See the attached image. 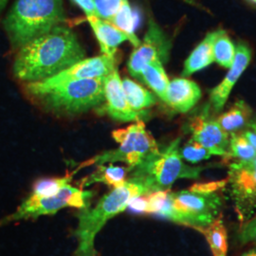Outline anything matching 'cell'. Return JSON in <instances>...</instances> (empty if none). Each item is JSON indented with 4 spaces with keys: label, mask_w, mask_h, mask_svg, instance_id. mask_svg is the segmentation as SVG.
<instances>
[{
    "label": "cell",
    "mask_w": 256,
    "mask_h": 256,
    "mask_svg": "<svg viewBox=\"0 0 256 256\" xmlns=\"http://www.w3.org/2000/svg\"><path fill=\"white\" fill-rule=\"evenodd\" d=\"M122 86L128 104L135 111H146L156 102L155 96L138 82L124 78L122 80Z\"/></svg>",
    "instance_id": "obj_22"
},
{
    "label": "cell",
    "mask_w": 256,
    "mask_h": 256,
    "mask_svg": "<svg viewBox=\"0 0 256 256\" xmlns=\"http://www.w3.org/2000/svg\"><path fill=\"white\" fill-rule=\"evenodd\" d=\"M104 78L79 80L50 88H38L26 82L28 96L44 108L59 115H76L100 106L104 102Z\"/></svg>",
    "instance_id": "obj_4"
},
{
    "label": "cell",
    "mask_w": 256,
    "mask_h": 256,
    "mask_svg": "<svg viewBox=\"0 0 256 256\" xmlns=\"http://www.w3.org/2000/svg\"><path fill=\"white\" fill-rule=\"evenodd\" d=\"M216 37V32H209L202 42L186 59L183 68L182 77H188L192 74L207 68L214 62L212 43Z\"/></svg>",
    "instance_id": "obj_18"
},
{
    "label": "cell",
    "mask_w": 256,
    "mask_h": 256,
    "mask_svg": "<svg viewBox=\"0 0 256 256\" xmlns=\"http://www.w3.org/2000/svg\"><path fill=\"white\" fill-rule=\"evenodd\" d=\"M120 30L128 34L130 38V43L137 48L140 44L135 32L140 23V14L138 10H132L128 0H124L118 12L110 21Z\"/></svg>",
    "instance_id": "obj_20"
},
{
    "label": "cell",
    "mask_w": 256,
    "mask_h": 256,
    "mask_svg": "<svg viewBox=\"0 0 256 256\" xmlns=\"http://www.w3.org/2000/svg\"><path fill=\"white\" fill-rule=\"evenodd\" d=\"M180 154L182 160L191 164L200 162L212 156V154L205 147L202 146L200 144L192 140V138L182 149H180Z\"/></svg>",
    "instance_id": "obj_27"
},
{
    "label": "cell",
    "mask_w": 256,
    "mask_h": 256,
    "mask_svg": "<svg viewBox=\"0 0 256 256\" xmlns=\"http://www.w3.org/2000/svg\"><path fill=\"white\" fill-rule=\"evenodd\" d=\"M248 126L250 128V129H252V130H254V133L256 134V119L250 120V122H248Z\"/></svg>",
    "instance_id": "obj_35"
},
{
    "label": "cell",
    "mask_w": 256,
    "mask_h": 256,
    "mask_svg": "<svg viewBox=\"0 0 256 256\" xmlns=\"http://www.w3.org/2000/svg\"><path fill=\"white\" fill-rule=\"evenodd\" d=\"M78 36L64 24L20 48L12 64L14 76L22 82L46 80L84 59Z\"/></svg>",
    "instance_id": "obj_1"
},
{
    "label": "cell",
    "mask_w": 256,
    "mask_h": 256,
    "mask_svg": "<svg viewBox=\"0 0 256 256\" xmlns=\"http://www.w3.org/2000/svg\"><path fill=\"white\" fill-rule=\"evenodd\" d=\"M242 256H256V248H254V250H248V252L244 254Z\"/></svg>",
    "instance_id": "obj_37"
},
{
    "label": "cell",
    "mask_w": 256,
    "mask_h": 256,
    "mask_svg": "<svg viewBox=\"0 0 256 256\" xmlns=\"http://www.w3.org/2000/svg\"><path fill=\"white\" fill-rule=\"evenodd\" d=\"M252 1H254V2H256V0H252Z\"/></svg>",
    "instance_id": "obj_39"
},
{
    "label": "cell",
    "mask_w": 256,
    "mask_h": 256,
    "mask_svg": "<svg viewBox=\"0 0 256 256\" xmlns=\"http://www.w3.org/2000/svg\"><path fill=\"white\" fill-rule=\"evenodd\" d=\"M9 0H0V14L3 12V10L5 9V7L7 6Z\"/></svg>",
    "instance_id": "obj_36"
},
{
    "label": "cell",
    "mask_w": 256,
    "mask_h": 256,
    "mask_svg": "<svg viewBox=\"0 0 256 256\" xmlns=\"http://www.w3.org/2000/svg\"><path fill=\"white\" fill-rule=\"evenodd\" d=\"M72 1L82 10V12L86 14V18L98 16V12L93 0H72Z\"/></svg>",
    "instance_id": "obj_32"
},
{
    "label": "cell",
    "mask_w": 256,
    "mask_h": 256,
    "mask_svg": "<svg viewBox=\"0 0 256 256\" xmlns=\"http://www.w3.org/2000/svg\"><path fill=\"white\" fill-rule=\"evenodd\" d=\"M93 192L82 191L70 184L66 185L58 194L52 196H38L30 194L20 204L18 210L7 216L1 224L18 220L37 218L41 216L54 214L58 210L66 207H74L79 210L90 207Z\"/></svg>",
    "instance_id": "obj_8"
},
{
    "label": "cell",
    "mask_w": 256,
    "mask_h": 256,
    "mask_svg": "<svg viewBox=\"0 0 256 256\" xmlns=\"http://www.w3.org/2000/svg\"><path fill=\"white\" fill-rule=\"evenodd\" d=\"M112 137L120 144L119 148L106 151L86 160L77 170L90 165H104L108 162H124L129 171L140 164L147 156L160 150L154 137L147 131L142 120L137 122L124 129L113 131Z\"/></svg>",
    "instance_id": "obj_7"
},
{
    "label": "cell",
    "mask_w": 256,
    "mask_h": 256,
    "mask_svg": "<svg viewBox=\"0 0 256 256\" xmlns=\"http://www.w3.org/2000/svg\"><path fill=\"white\" fill-rule=\"evenodd\" d=\"M210 104L194 114L188 122L192 138L205 147L212 156H225L229 146L230 135L222 130L216 120L210 116Z\"/></svg>",
    "instance_id": "obj_12"
},
{
    "label": "cell",
    "mask_w": 256,
    "mask_h": 256,
    "mask_svg": "<svg viewBox=\"0 0 256 256\" xmlns=\"http://www.w3.org/2000/svg\"><path fill=\"white\" fill-rule=\"evenodd\" d=\"M100 18L110 21L118 12L124 0H93Z\"/></svg>",
    "instance_id": "obj_28"
},
{
    "label": "cell",
    "mask_w": 256,
    "mask_h": 256,
    "mask_svg": "<svg viewBox=\"0 0 256 256\" xmlns=\"http://www.w3.org/2000/svg\"><path fill=\"white\" fill-rule=\"evenodd\" d=\"M228 183V180H223L220 182H212L196 183L190 187L191 191L200 192H218L223 189L226 184Z\"/></svg>",
    "instance_id": "obj_31"
},
{
    "label": "cell",
    "mask_w": 256,
    "mask_h": 256,
    "mask_svg": "<svg viewBox=\"0 0 256 256\" xmlns=\"http://www.w3.org/2000/svg\"><path fill=\"white\" fill-rule=\"evenodd\" d=\"M252 114V110L246 102L238 100L228 111L221 114L216 122L224 132L230 135L248 126Z\"/></svg>",
    "instance_id": "obj_19"
},
{
    "label": "cell",
    "mask_w": 256,
    "mask_h": 256,
    "mask_svg": "<svg viewBox=\"0 0 256 256\" xmlns=\"http://www.w3.org/2000/svg\"><path fill=\"white\" fill-rule=\"evenodd\" d=\"M214 61L223 68H230L236 56V46L224 30H216L212 43Z\"/></svg>",
    "instance_id": "obj_24"
},
{
    "label": "cell",
    "mask_w": 256,
    "mask_h": 256,
    "mask_svg": "<svg viewBox=\"0 0 256 256\" xmlns=\"http://www.w3.org/2000/svg\"><path fill=\"white\" fill-rule=\"evenodd\" d=\"M207 239L214 256H226L228 250V236L222 216H220L209 227L200 230Z\"/></svg>",
    "instance_id": "obj_23"
},
{
    "label": "cell",
    "mask_w": 256,
    "mask_h": 256,
    "mask_svg": "<svg viewBox=\"0 0 256 256\" xmlns=\"http://www.w3.org/2000/svg\"><path fill=\"white\" fill-rule=\"evenodd\" d=\"M180 138L174 140L168 146L160 149L130 170V178H137L149 192L169 191L180 178H198L203 167H192L184 164L180 154Z\"/></svg>",
    "instance_id": "obj_5"
},
{
    "label": "cell",
    "mask_w": 256,
    "mask_h": 256,
    "mask_svg": "<svg viewBox=\"0 0 256 256\" xmlns=\"http://www.w3.org/2000/svg\"><path fill=\"white\" fill-rule=\"evenodd\" d=\"M128 208H130L131 210L136 212H146L147 194L138 196L133 200H131Z\"/></svg>",
    "instance_id": "obj_33"
},
{
    "label": "cell",
    "mask_w": 256,
    "mask_h": 256,
    "mask_svg": "<svg viewBox=\"0 0 256 256\" xmlns=\"http://www.w3.org/2000/svg\"><path fill=\"white\" fill-rule=\"evenodd\" d=\"M66 21L63 0H16L3 21L14 48H20Z\"/></svg>",
    "instance_id": "obj_3"
},
{
    "label": "cell",
    "mask_w": 256,
    "mask_h": 256,
    "mask_svg": "<svg viewBox=\"0 0 256 256\" xmlns=\"http://www.w3.org/2000/svg\"><path fill=\"white\" fill-rule=\"evenodd\" d=\"M88 21L99 43L102 54L110 57H115L118 46L126 41L130 42L128 34L120 30L110 21L98 16H90Z\"/></svg>",
    "instance_id": "obj_16"
},
{
    "label": "cell",
    "mask_w": 256,
    "mask_h": 256,
    "mask_svg": "<svg viewBox=\"0 0 256 256\" xmlns=\"http://www.w3.org/2000/svg\"><path fill=\"white\" fill-rule=\"evenodd\" d=\"M172 42L162 28L153 18L149 19L146 34L140 44L135 48L128 60V72L140 79L142 70L146 64L155 61L165 64L170 57Z\"/></svg>",
    "instance_id": "obj_10"
},
{
    "label": "cell",
    "mask_w": 256,
    "mask_h": 256,
    "mask_svg": "<svg viewBox=\"0 0 256 256\" xmlns=\"http://www.w3.org/2000/svg\"><path fill=\"white\" fill-rule=\"evenodd\" d=\"M225 160H236V162H250L256 158V150L242 134H230L229 146L224 156Z\"/></svg>",
    "instance_id": "obj_25"
},
{
    "label": "cell",
    "mask_w": 256,
    "mask_h": 256,
    "mask_svg": "<svg viewBox=\"0 0 256 256\" xmlns=\"http://www.w3.org/2000/svg\"><path fill=\"white\" fill-rule=\"evenodd\" d=\"M242 135L244 136V138L247 140L248 142L254 147V149L256 150V134L252 131H250V130H246L242 133Z\"/></svg>",
    "instance_id": "obj_34"
},
{
    "label": "cell",
    "mask_w": 256,
    "mask_h": 256,
    "mask_svg": "<svg viewBox=\"0 0 256 256\" xmlns=\"http://www.w3.org/2000/svg\"><path fill=\"white\" fill-rule=\"evenodd\" d=\"M222 205L223 198L218 192H194L190 189L169 192L164 206L156 216L200 230L218 218Z\"/></svg>",
    "instance_id": "obj_6"
},
{
    "label": "cell",
    "mask_w": 256,
    "mask_h": 256,
    "mask_svg": "<svg viewBox=\"0 0 256 256\" xmlns=\"http://www.w3.org/2000/svg\"><path fill=\"white\" fill-rule=\"evenodd\" d=\"M170 191H158L147 194L146 214H158L162 209Z\"/></svg>",
    "instance_id": "obj_29"
},
{
    "label": "cell",
    "mask_w": 256,
    "mask_h": 256,
    "mask_svg": "<svg viewBox=\"0 0 256 256\" xmlns=\"http://www.w3.org/2000/svg\"><path fill=\"white\" fill-rule=\"evenodd\" d=\"M138 80L149 86L162 101H166V92L170 82L162 62L155 61L146 64Z\"/></svg>",
    "instance_id": "obj_21"
},
{
    "label": "cell",
    "mask_w": 256,
    "mask_h": 256,
    "mask_svg": "<svg viewBox=\"0 0 256 256\" xmlns=\"http://www.w3.org/2000/svg\"><path fill=\"white\" fill-rule=\"evenodd\" d=\"M252 52L247 44L240 42L238 44L234 63L230 68L229 72L218 86L212 90L210 94V106L216 112H220L224 108L229 98L230 93L238 79L245 72L250 62Z\"/></svg>",
    "instance_id": "obj_14"
},
{
    "label": "cell",
    "mask_w": 256,
    "mask_h": 256,
    "mask_svg": "<svg viewBox=\"0 0 256 256\" xmlns=\"http://www.w3.org/2000/svg\"><path fill=\"white\" fill-rule=\"evenodd\" d=\"M187 1H188V2H190V3H192V1H191V0H187Z\"/></svg>",
    "instance_id": "obj_38"
},
{
    "label": "cell",
    "mask_w": 256,
    "mask_h": 256,
    "mask_svg": "<svg viewBox=\"0 0 256 256\" xmlns=\"http://www.w3.org/2000/svg\"><path fill=\"white\" fill-rule=\"evenodd\" d=\"M228 174L238 218L246 222L256 212V158L250 162H234Z\"/></svg>",
    "instance_id": "obj_9"
},
{
    "label": "cell",
    "mask_w": 256,
    "mask_h": 256,
    "mask_svg": "<svg viewBox=\"0 0 256 256\" xmlns=\"http://www.w3.org/2000/svg\"><path fill=\"white\" fill-rule=\"evenodd\" d=\"M78 172L76 169L70 174H66L63 178H40L36 180L32 187V194L38 196H52L64 188L66 185L70 184L74 174Z\"/></svg>",
    "instance_id": "obj_26"
},
{
    "label": "cell",
    "mask_w": 256,
    "mask_h": 256,
    "mask_svg": "<svg viewBox=\"0 0 256 256\" xmlns=\"http://www.w3.org/2000/svg\"><path fill=\"white\" fill-rule=\"evenodd\" d=\"M104 110L111 118L120 122H140L146 118L147 111L138 112L128 104L117 68L104 77Z\"/></svg>",
    "instance_id": "obj_13"
},
{
    "label": "cell",
    "mask_w": 256,
    "mask_h": 256,
    "mask_svg": "<svg viewBox=\"0 0 256 256\" xmlns=\"http://www.w3.org/2000/svg\"><path fill=\"white\" fill-rule=\"evenodd\" d=\"M116 68L115 57L102 54L88 59H82L68 68L64 70L62 72L56 74L54 77L34 84L38 88H46L72 81L99 79L106 77Z\"/></svg>",
    "instance_id": "obj_11"
},
{
    "label": "cell",
    "mask_w": 256,
    "mask_h": 256,
    "mask_svg": "<svg viewBox=\"0 0 256 256\" xmlns=\"http://www.w3.org/2000/svg\"><path fill=\"white\" fill-rule=\"evenodd\" d=\"M129 169L116 165H99L98 168L86 178H84L78 184L80 189L86 188L94 183H104L112 189L122 186L126 182Z\"/></svg>",
    "instance_id": "obj_17"
},
{
    "label": "cell",
    "mask_w": 256,
    "mask_h": 256,
    "mask_svg": "<svg viewBox=\"0 0 256 256\" xmlns=\"http://www.w3.org/2000/svg\"><path fill=\"white\" fill-rule=\"evenodd\" d=\"M238 240L242 244H256V218L246 221L239 232Z\"/></svg>",
    "instance_id": "obj_30"
},
{
    "label": "cell",
    "mask_w": 256,
    "mask_h": 256,
    "mask_svg": "<svg viewBox=\"0 0 256 256\" xmlns=\"http://www.w3.org/2000/svg\"><path fill=\"white\" fill-rule=\"evenodd\" d=\"M151 192L137 178H129L122 186L104 196L94 208L79 210L78 225L74 232L77 247L72 256H99L95 238L108 220L126 210L131 200Z\"/></svg>",
    "instance_id": "obj_2"
},
{
    "label": "cell",
    "mask_w": 256,
    "mask_h": 256,
    "mask_svg": "<svg viewBox=\"0 0 256 256\" xmlns=\"http://www.w3.org/2000/svg\"><path fill=\"white\" fill-rule=\"evenodd\" d=\"M202 98V90L196 82L185 78H176L169 82L165 102L174 111L186 113Z\"/></svg>",
    "instance_id": "obj_15"
}]
</instances>
